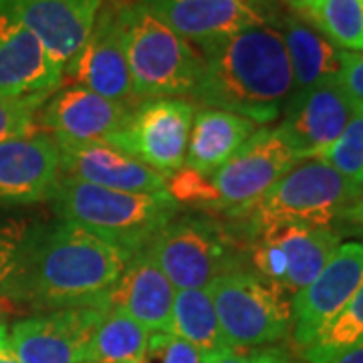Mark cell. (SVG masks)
<instances>
[{"instance_id": "obj_37", "label": "cell", "mask_w": 363, "mask_h": 363, "mask_svg": "<svg viewBox=\"0 0 363 363\" xmlns=\"http://www.w3.org/2000/svg\"><path fill=\"white\" fill-rule=\"evenodd\" d=\"M13 309H14L13 303H11V301H9L6 297H2V295H0V325H2V319H4V315L13 311Z\"/></svg>"}, {"instance_id": "obj_6", "label": "cell", "mask_w": 363, "mask_h": 363, "mask_svg": "<svg viewBox=\"0 0 363 363\" xmlns=\"http://www.w3.org/2000/svg\"><path fill=\"white\" fill-rule=\"evenodd\" d=\"M119 28L133 87L142 101L192 97L202 59L188 40L140 2L119 9Z\"/></svg>"}, {"instance_id": "obj_25", "label": "cell", "mask_w": 363, "mask_h": 363, "mask_svg": "<svg viewBox=\"0 0 363 363\" xmlns=\"http://www.w3.org/2000/svg\"><path fill=\"white\" fill-rule=\"evenodd\" d=\"M150 335L130 315L105 307L89 339L85 363H145Z\"/></svg>"}, {"instance_id": "obj_34", "label": "cell", "mask_w": 363, "mask_h": 363, "mask_svg": "<svg viewBox=\"0 0 363 363\" xmlns=\"http://www.w3.org/2000/svg\"><path fill=\"white\" fill-rule=\"evenodd\" d=\"M216 363H301L295 353L281 345L255 347V350H236Z\"/></svg>"}, {"instance_id": "obj_10", "label": "cell", "mask_w": 363, "mask_h": 363, "mask_svg": "<svg viewBox=\"0 0 363 363\" xmlns=\"http://www.w3.org/2000/svg\"><path fill=\"white\" fill-rule=\"evenodd\" d=\"M298 156L279 130H257L210 182L230 216L255 204L272 184L295 168Z\"/></svg>"}, {"instance_id": "obj_18", "label": "cell", "mask_w": 363, "mask_h": 363, "mask_svg": "<svg viewBox=\"0 0 363 363\" xmlns=\"http://www.w3.org/2000/svg\"><path fill=\"white\" fill-rule=\"evenodd\" d=\"M63 75V67L0 2V97H51Z\"/></svg>"}, {"instance_id": "obj_27", "label": "cell", "mask_w": 363, "mask_h": 363, "mask_svg": "<svg viewBox=\"0 0 363 363\" xmlns=\"http://www.w3.org/2000/svg\"><path fill=\"white\" fill-rule=\"evenodd\" d=\"M359 345H363V285L301 351V357L307 363H331L337 355Z\"/></svg>"}, {"instance_id": "obj_8", "label": "cell", "mask_w": 363, "mask_h": 363, "mask_svg": "<svg viewBox=\"0 0 363 363\" xmlns=\"http://www.w3.org/2000/svg\"><path fill=\"white\" fill-rule=\"evenodd\" d=\"M339 245L337 228L272 226L248 236V264L250 271L272 281L293 298L321 272Z\"/></svg>"}, {"instance_id": "obj_29", "label": "cell", "mask_w": 363, "mask_h": 363, "mask_svg": "<svg viewBox=\"0 0 363 363\" xmlns=\"http://www.w3.org/2000/svg\"><path fill=\"white\" fill-rule=\"evenodd\" d=\"M166 192L176 200L178 206H192L196 208V212L220 210V200L210 178L186 166L166 178Z\"/></svg>"}, {"instance_id": "obj_16", "label": "cell", "mask_w": 363, "mask_h": 363, "mask_svg": "<svg viewBox=\"0 0 363 363\" xmlns=\"http://www.w3.org/2000/svg\"><path fill=\"white\" fill-rule=\"evenodd\" d=\"M133 107L83 87L55 91L37 113V125L57 143L105 142L130 119Z\"/></svg>"}, {"instance_id": "obj_2", "label": "cell", "mask_w": 363, "mask_h": 363, "mask_svg": "<svg viewBox=\"0 0 363 363\" xmlns=\"http://www.w3.org/2000/svg\"><path fill=\"white\" fill-rule=\"evenodd\" d=\"M202 71L192 93L204 107L224 109L252 123L283 116L293 95V73L277 26L262 23L200 43Z\"/></svg>"}, {"instance_id": "obj_5", "label": "cell", "mask_w": 363, "mask_h": 363, "mask_svg": "<svg viewBox=\"0 0 363 363\" xmlns=\"http://www.w3.org/2000/svg\"><path fill=\"white\" fill-rule=\"evenodd\" d=\"M176 291L208 289L222 274L248 269V236L206 212L178 214L147 245Z\"/></svg>"}, {"instance_id": "obj_17", "label": "cell", "mask_w": 363, "mask_h": 363, "mask_svg": "<svg viewBox=\"0 0 363 363\" xmlns=\"http://www.w3.org/2000/svg\"><path fill=\"white\" fill-rule=\"evenodd\" d=\"M59 178V147L49 133L0 142V206L49 200Z\"/></svg>"}, {"instance_id": "obj_7", "label": "cell", "mask_w": 363, "mask_h": 363, "mask_svg": "<svg viewBox=\"0 0 363 363\" xmlns=\"http://www.w3.org/2000/svg\"><path fill=\"white\" fill-rule=\"evenodd\" d=\"M234 350L269 347L291 337V295L250 269L222 274L206 289Z\"/></svg>"}, {"instance_id": "obj_28", "label": "cell", "mask_w": 363, "mask_h": 363, "mask_svg": "<svg viewBox=\"0 0 363 363\" xmlns=\"http://www.w3.org/2000/svg\"><path fill=\"white\" fill-rule=\"evenodd\" d=\"M317 160L363 190V113H353L341 135Z\"/></svg>"}, {"instance_id": "obj_31", "label": "cell", "mask_w": 363, "mask_h": 363, "mask_svg": "<svg viewBox=\"0 0 363 363\" xmlns=\"http://www.w3.org/2000/svg\"><path fill=\"white\" fill-rule=\"evenodd\" d=\"M145 363H206L202 353L172 333H152Z\"/></svg>"}, {"instance_id": "obj_4", "label": "cell", "mask_w": 363, "mask_h": 363, "mask_svg": "<svg viewBox=\"0 0 363 363\" xmlns=\"http://www.w3.org/2000/svg\"><path fill=\"white\" fill-rule=\"evenodd\" d=\"M363 198V190L339 176L321 160H303L255 204L236 212L245 220L247 236L283 224L327 226L345 220Z\"/></svg>"}, {"instance_id": "obj_13", "label": "cell", "mask_w": 363, "mask_h": 363, "mask_svg": "<svg viewBox=\"0 0 363 363\" xmlns=\"http://www.w3.org/2000/svg\"><path fill=\"white\" fill-rule=\"evenodd\" d=\"M353 113L335 77H331L301 93H293L277 130L303 162L321 156L341 135Z\"/></svg>"}, {"instance_id": "obj_23", "label": "cell", "mask_w": 363, "mask_h": 363, "mask_svg": "<svg viewBox=\"0 0 363 363\" xmlns=\"http://www.w3.org/2000/svg\"><path fill=\"white\" fill-rule=\"evenodd\" d=\"M285 40L291 73H293V93L309 89L313 85L331 79L339 71V51L298 16L291 14L277 26Z\"/></svg>"}, {"instance_id": "obj_9", "label": "cell", "mask_w": 363, "mask_h": 363, "mask_svg": "<svg viewBox=\"0 0 363 363\" xmlns=\"http://www.w3.org/2000/svg\"><path fill=\"white\" fill-rule=\"evenodd\" d=\"M194 113L196 105L184 99H145L105 143L169 178L184 166Z\"/></svg>"}, {"instance_id": "obj_36", "label": "cell", "mask_w": 363, "mask_h": 363, "mask_svg": "<svg viewBox=\"0 0 363 363\" xmlns=\"http://www.w3.org/2000/svg\"><path fill=\"white\" fill-rule=\"evenodd\" d=\"M331 363H363V345L353 347V350L345 351V353H341V355H337Z\"/></svg>"}, {"instance_id": "obj_32", "label": "cell", "mask_w": 363, "mask_h": 363, "mask_svg": "<svg viewBox=\"0 0 363 363\" xmlns=\"http://www.w3.org/2000/svg\"><path fill=\"white\" fill-rule=\"evenodd\" d=\"M28 222L14 216H0V293L11 279L16 264L18 247L23 242Z\"/></svg>"}, {"instance_id": "obj_21", "label": "cell", "mask_w": 363, "mask_h": 363, "mask_svg": "<svg viewBox=\"0 0 363 363\" xmlns=\"http://www.w3.org/2000/svg\"><path fill=\"white\" fill-rule=\"evenodd\" d=\"M182 39L206 43L267 23L247 0H138Z\"/></svg>"}, {"instance_id": "obj_20", "label": "cell", "mask_w": 363, "mask_h": 363, "mask_svg": "<svg viewBox=\"0 0 363 363\" xmlns=\"http://www.w3.org/2000/svg\"><path fill=\"white\" fill-rule=\"evenodd\" d=\"M176 289L145 247L125 260V269L107 293V307L119 309L150 333H169Z\"/></svg>"}, {"instance_id": "obj_35", "label": "cell", "mask_w": 363, "mask_h": 363, "mask_svg": "<svg viewBox=\"0 0 363 363\" xmlns=\"http://www.w3.org/2000/svg\"><path fill=\"white\" fill-rule=\"evenodd\" d=\"M0 363H23L9 343V329L6 325H0Z\"/></svg>"}, {"instance_id": "obj_1", "label": "cell", "mask_w": 363, "mask_h": 363, "mask_svg": "<svg viewBox=\"0 0 363 363\" xmlns=\"http://www.w3.org/2000/svg\"><path fill=\"white\" fill-rule=\"evenodd\" d=\"M128 257L73 222L28 224L16 264L2 289L14 307L55 311L107 307V293L125 269Z\"/></svg>"}, {"instance_id": "obj_30", "label": "cell", "mask_w": 363, "mask_h": 363, "mask_svg": "<svg viewBox=\"0 0 363 363\" xmlns=\"http://www.w3.org/2000/svg\"><path fill=\"white\" fill-rule=\"evenodd\" d=\"M49 97H0V142L37 131V113Z\"/></svg>"}, {"instance_id": "obj_15", "label": "cell", "mask_w": 363, "mask_h": 363, "mask_svg": "<svg viewBox=\"0 0 363 363\" xmlns=\"http://www.w3.org/2000/svg\"><path fill=\"white\" fill-rule=\"evenodd\" d=\"M39 40L52 61L65 67L89 39L104 0H0Z\"/></svg>"}, {"instance_id": "obj_22", "label": "cell", "mask_w": 363, "mask_h": 363, "mask_svg": "<svg viewBox=\"0 0 363 363\" xmlns=\"http://www.w3.org/2000/svg\"><path fill=\"white\" fill-rule=\"evenodd\" d=\"M255 131L257 123L247 117L214 107H200L192 119L184 166L210 178L233 160Z\"/></svg>"}, {"instance_id": "obj_11", "label": "cell", "mask_w": 363, "mask_h": 363, "mask_svg": "<svg viewBox=\"0 0 363 363\" xmlns=\"http://www.w3.org/2000/svg\"><path fill=\"white\" fill-rule=\"evenodd\" d=\"M363 285V242H345L321 272L291 298L293 341L303 351Z\"/></svg>"}, {"instance_id": "obj_3", "label": "cell", "mask_w": 363, "mask_h": 363, "mask_svg": "<svg viewBox=\"0 0 363 363\" xmlns=\"http://www.w3.org/2000/svg\"><path fill=\"white\" fill-rule=\"evenodd\" d=\"M49 200L57 218L77 224L128 259L147 247L180 214V206L166 190L154 194L119 192L61 174Z\"/></svg>"}, {"instance_id": "obj_33", "label": "cell", "mask_w": 363, "mask_h": 363, "mask_svg": "<svg viewBox=\"0 0 363 363\" xmlns=\"http://www.w3.org/2000/svg\"><path fill=\"white\" fill-rule=\"evenodd\" d=\"M335 81L353 111L363 113V52L341 51Z\"/></svg>"}, {"instance_id": "obj_19", "label": "cell", "mask_w": 363, "mask_h": 363, "mask_svg": "<svg viewBox=\"0 0 363 363\" xmlns=\"http://www.w3.org/2000/svg\"><path fill=\"white\" fill-rule=\"evenodd\" d=\"M59 174L107 190L154 194L166 190V178L135 157L105 142L57 143Z\"/></svg>"}, {"instance_id": "obj_24", "label": "cell", "mask_w": 363, "mask_h": 363, "mask_svg": "<svg viewBox=\"0 0 363 363\" xmlns=\"http://www.w3.org/2000/svg\"><path fill=\"white\" fill-rule=\"evenodd\" d=\"M169 333L194 345L206 363H216L236 351L222 333L218 315L206 289L176 291Z\"/></svg>"}, {"instance_id": "obj_26", "label": "cell", "mask_w": 363, "mask_h": 363, "mask_svg": "<svg viewBox=\"0 0 363 363\" xmlns=\"http://www.w3.org/2000/svg\"><path fill=\"white\" fill-rule=\"evenodd\" d=\"M291 9L339 51L363 52V0H291Z\"/></svg>"}, {"instance_id": "obj_12", "label": "cell", "mask_w": 363, "mask_h": 363, "mask_svg": "<svg viewBox=\"0 0 363 363\" xmlns=\"http://www.w3.org/2000/svg\"><path fill=\"white\" fill-rule=\"evenodd\" d=\"M105 307H69L21 319L9 343L23 363H85V351Z\"/></svg>"}, {"instance_id": "obj_14", "label": "cell", "mask_w": 363, "mask_h": 363, "mask_svg": "<svg viewBox=\"0 0 363 363\" xmlns=\"http://www.w3.org/2000/svg\"><path fill=\"white\" fill-rule=\"evenodd\" d=\"M65 73L71 75L77 87L93 91L111 101L133 107V101L140 99L123 51L117 6L111 4L99 11L89 39L65 67Z\"/></svg>"}]
</instances>
